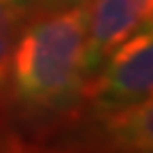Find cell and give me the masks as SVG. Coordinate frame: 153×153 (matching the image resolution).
Masks as SVG:
<instances>
[{
    "label": "cell",
    "mask_w": 153,
    "mask_h": 153,
    "mask_svg": "<svg viewBox=\"0 0 153 153\" xmlns=\"http://www.w3.org/2000/svg\"><path fill=\"white\" fill-rule=\"evenodd\" d=\"M89 4L45 9L22 22L11 51L7 89L28 113L49 115L72 108L87 83Z\"/></svg>",
    "instance_id": "cell-1"
},
{
    "label": "cell",
    "mask_w": 153,
    "mask_h": 153,
    "mask_svg": "<svg viewBox=\"0 0 153 153\" xmlns=\"http://www.w3.org/2000/svg\"><path fill=\"white\" fill-rule=\"evenodd\" d=\"M153 94V22L134 32L96 70L83 89L94 108H115Z\"/></svg>",
    "instance_id": "cell-2"
},
{
    "label": "cell",
    "mask_w": 153,
    "mask_h": 153,
    "mask_svg": "<svg viewBox=\"0 0 153 153\" xmlns=\"http://www.w3.org/2000/svg\"><path fill=\"white\" fill-rule=\"evenodd\" d=\"M153 22V0H94L87 17V79L126 38Z\"/></svg>",
    "instance_id": "cell-3"
},
{
    "label": "cell",
    "mask_w": 153,
    "mask_h": 153,
    "mask_svg": "<svg viewBox=\"0 0 153 153\" xmlns=\"http://www.w3.org/2000/svg\"><path fill=\"white\" fill-rule=\"evenodd\" d=\"M89 132L102 153L153 151V94L123 106L96 108Z\"/></svg>",
    "instance_id": "cell-4"
},
{
    "label": "cell",
    "mask_w": 153,
    "mask_h": 153,
    "mask_svg": "<svg viewBox=\"0 0 153 153\" xmlns=\"http://www.w3.org/2000/svg\"><path fill=\"white\" fill-rule=\"evenodd\" d=\"M22 22H24L22 11L11 9L7 4H0V96L7 91L11 51H13V45H15V38H17Z\"/></svg>",
    "instance_id": "cell-5"
},
{
    "label": "cell",
    "mask_w": 153,
    "mask_h": 153,
    "mask_svg": "<svg viewBox=\"0 0 153 153\" xmlns=\"http://www.w3.org/2000/svg\"><path fill=\"white\" fill-rule=\"evenodd\" d=\"M81 2H87V0H36V4H43L45 9H66Z\"/></svg>",
    "instance_id": "cell-6"
},
{
    "label": "cell",
    "mask_w": 153,
    "mask_h": 153,
    "mask_svg": "<svg viewBox=\"0 0 153 153\" xmlns=\"http://www.w3.org/2000/svg\"><path fill=\"white\" fill-rule=\"evenodd\" d=\"M0 4H7L11 9H17V11H28L36 4V0H0Z\"/></svg>",
    "instance_id": "cell-7"
},
{
    "label": "cell",
    "mask_w": 153,
    "mask_h": 153,
    "mask_svg": "<svg viewBox=\"0 0 153 153\" xmlns=\"http://www.w3.org/2000/svg\"><path fill=\"white\" fill-rule=\"evenodd\" d=\"M149 153H153V151H149Z\"/></svg>",
    "instance_id": "cell-8"
}]
</instances>
